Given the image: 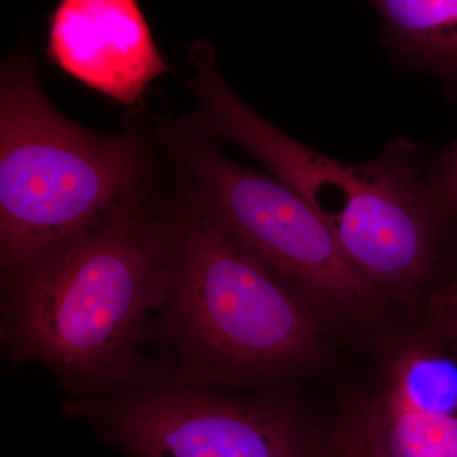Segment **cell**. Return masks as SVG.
Segmentation results:
<instances>
[{"mask_svg":"<svg viewBox=\"0 0 457 457\" xmlns=\"http://www.w3.org/2000/svg\"><path fill=\"white\" fill-rule=\"evenodd\" d=\"M163 212L125 213L2 278V342L55 375L74 413L149 372L137 353L167 286Z\"/></svg>","mask_w":457,"mask_h":457,"instance_id":"cell-1","label":"cell"},{"mask_svg":"<svg viewBox=\"0 0 457 457\" xmlns=\"http://www.w3.org/2000/svg\"><path fill=\"white\" fill-rule=\"evenodd\" d=\"M162 212L168 273L159 332L177 375L262 389L311 371L326 350V321L182 192Z\"/></svg>","mask_w":457,"mask_h":457,"instance_id":"cell-2","label":"cell"},{"mask_svg":"<svg viewBox=\"0 0 457 457\" xmlns=\"http://www.w3.org/2000/svg\"><path fill=\"white\" fill-rule=\"evenodd\" d=\"M137 130L65 117L26 55L0 73V266L16 275L77 237L154 203V156Z\"/></svg>","mask_w":457,"mask_h":457,"instance_id":"cell-3","label":"cell"},{"mask_svg":"<svg viewBox=\"0 0 457 457\" xmlns=\"http://www.w3.org/2000/svg\"><path fill=\"white\" fill-rule=\"evenodd\" d=\"M189 203L324 321H361L385 295L351 263L329 224L278 179L237 164L182 119L153 116Z\"/></svg>","mask_w":457,"mask_h":457,"instance_id":"cell-4","label":"cell"},{"mask_svg":"<svg viewBox=\"0 0 457 457\" xmlns=\"http://www.w3.org/2000/svg\"><path fill=\"white\" fill-rule=\"evenodd\" d=\"M86 413L126 457H320L321 435L290 399L228 395L179 375L149 371Z\"/></svg>","mask_w":457,"mask_h":457,"instance_id":"cell-5","label":"cell"},{"mask_svg":"<svg viewBox=\"0 0 457 457\" xmlns=\"http://www.w3.org/2000/svg\"><path fill=\"white\" fill-rule=\"evenodd\" d=\"M360 399L378 457H457V359L425 324L378 339Z\"/></svg>","mask_w":457,"mask_h":457,"instance_id":"cell-6","label":"cell"},{"mask_svg":"<svg viewBox=\"0 0 457 457\" xmlns=\"http://www.w3.org/2000/svg\"><path fill=\"white\" fill-rule=\"evenodd\" d=\"M49 55L66 74L125 106L167 73L145 17L131 0H64L51 14Z\"/></svg>","mask_w":457,"mask_h":457,"instance_id":"cell-7","label":"cell"},{"mask_svg":"<svg viewBox=\"0 0 457 457\" xmlns=\"http://www.w3.org/2000/svg\"><path fill=\"white\" fill-rule=\"evenodd\" d=\"M383 35L409 62L449 86L457 98V0H378Z\"/></svg>","mask_w":457,"mask_h":457,"instance_id":"cell-8","label":"cell"},{"mask_svg":"<svg viewBox=\"0 0 457 457\" xmlns=\"http://www.w3.org/2000/svg\"><path fill=\"white\" fill-rule=\"evenodd\" d=\"M320 457H378L360 400H352L321 433Z\"/></svg>","mask_w":457,"mask_h":457,"instance_id":"cell-9","label":"cell"},{"mask_svg":"<svg viewBox=\"0 0 457 457\" xmlns=\"http://www.w3.org/2000/svg\"><path fill=\"white\" fill-rule=\"evenodd\" d=\"M427 329L445 345L457 339V273L429 293Z\"/></svg>","mask_w":457,"mask_h":457,"instance_id":"cell-10","label":"cell"},{"mask_svg":"<svg viewBox=\"0 0 457 457\" xmlns=\"http://www.w3.org/2000/svg\"><path fill=\"white\" fill-rule=\"evenodd\" d=\"M438 171L445 188L457 204V139L442 154L438 161Z\"/></svg>","mask_w":457,"mask_h":457,"instance_id":"cell-11","label":"cell"},{"mask_svg":"<svg viewBox=\"0 0 457 457\" xmlns=\"http://www.w3.org/2000/svg\"><path fill=\"white\" fill-rule=\"evenodd\" d=\"M447 347L450 348V351L453 352V356H455L457 359V339L456 341L451 342Z\"/></svg>","mask_w":457,"mask_h":457,"instance_id":"cell-12","label":"cell"}]
</instances>
